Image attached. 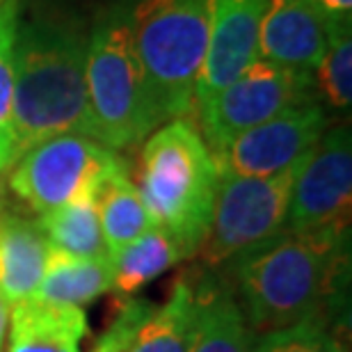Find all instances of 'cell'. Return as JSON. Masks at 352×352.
<instances>
[{
  "label": "cell",
  "instance_id": "6da1fadb",
  "mask_svg": "<svg viewBox=\"0 0 352 352\" xmlns=\"http://www.w3.org/2000/svg\"><path fill=\"white\" fill-rule=\"evenodd\" d=\"M348 234L284 231L234 258L231 295L252 334L261 336L322 314L348 267Z\"/></svg>",
  "mask_w": 352,
  "mask_h": 352
},
{
  "label": "cell",
  "instance_id": "7a4b0ae2",
  "mask_svg": "<svg viewBox=\"0 0 352 352\" xmlns=\"http://www.w3.org/2000/svg\"><path fill=\"white\" fill-rule=\"evenodd\" d=\"M87 37L72 23L34 21L14 44L12 133L14 163L44 140L91 138L85 82Z\"/></svg>",
  "mask_w": 352,
  "mask_h": 352
},
{
  "label": "cell",
  "instance_id": "3957f363",
  "mask_svg": "<svg viewBox=\"0 0 352 352\" xmlns=\"http://www.w3.org/2000/svg\"><path fill=\"white\" fill-rule=\"evenodd\" d=\"M220 170L201 133L188 117L158 126L144 142L140 170V199L151 227L160 229L181 250L195 256L206 238Z\"/></svg>",
  "mask_w": 352,
  "mask_h": 352
},
{
  "label": "cell",
  "instance_id": "277c9868",
  "mask_svg": "<svg viewBox=\"0 0 352 352\" xmlns=\"http://www.w3.org/2000/svg\"><path fill=\"white\" fill-rule=\"evenodd\" d=\"M131 28L158 126L186 117L208 48V0H138Z\"/></svg>",
  "mask_w": 352,
  "mask_h": 352
},
{
  "label": "cell",
  "instance_id": "5b68a950",
  "mask_svg": "<svg viewBox=\"0 0 352 352\" xmlns=\"http://www.w3.org/2000/svg\"><path fill=\"white\" fill-rule=\"evenodd\" d=\"M85 82L91 140L105 149H126L158 129L133 44L129 5L119 3L96 19L87 39Z\"/></svg>",
  "mask_w": 352,
  "mask_h": 352
},
{
  "label": "cell",
  "instance_id": "8992f818",
  "mask_svg": "<svg viewBox=\"0 0 352 352\" xmlns=\"http://www.w3.org/2000/svg\"><path fill=\"white\" fill-rule=\"evenodd\" d=\"M298 167L274 176L220 174L206 238L197 250L199 261L217 267L284 234Z\"/></svg>",
  "mask_w": 352,
  "mask_h": 352
},
{
  "label": "cell",
  "instance_id": "52a82bcc",
  "mask_svg": "<svg viewBox=\"0 0 352 352\" xmlns=\"http://www.w3.org/2000/svg\"><path fill=\"white\" fill-rule=\"evenodd\" d=\"M117 160V151L96 140L67 133L28 149L7 170V188L30 210L44 215L78 197L96 195Z\"/></svg>",
  "mask_w": 352,
  "mask_h": 352
},
{
  "label": "cell",
  "instance_id": "ba28073f",
  "mask_svg": "<svg viewBox=\"0 0 352 352\" xmlns=\"http://www.w3.org/2000/svg\"><path fill=\"white\" fill-rule=\"evenodd\" d=\"M311 72L288 69L258 58L238 80L224 87L199 110L201 138L215 156L241 133L270 122L295 105L318 101Z\"/></svg>",
  "mask_w": 352,
  "mask_h": 352
},
{
  "label": "cell",
  "instance_id": "9c48e42d",
  "mask_svg": "<svg viewBox=\"0 0 352 352\" xmlns=\"http://www.w3.org/2000/svg\"><path fill=\"white\" fill-rule=\"evenodd\" d=\"M352 140L348 126L325 131L295 172L288 201V234L350 231Z\"/></svg>",
  "mask_w": 352,
  "mask_h": 352
},
{
  "label": "cell",
  "instance_id": "30bf717a",
  "mask_svg": "<svg viewBox=\"0 0 352 352\" xmlns=\"http://www.w3.org/2000/svg\"><path fill=\"white\" fill-rule=\"evenodd\" d=\"M327 131V112L318 101L295 105L270 122L241 133L215 156L220 174L274 176L305 160L322 133Z\"/></svg>",
  "mask_w": 352,
  "mask_h": 352
},
{
  "label": "cell",
  "instance_id": "8fae6325",
  "mask_svg": "<svg viewBox=\"0 0 352 352\" xmlns=\"http://www.w3.org/2000/svg\"><path fill=\"white\" fill-rule=\"evenodd\" d=\"M270 0H208V48L197 80L201 108L258 60V30Z\"/></svg>",
  "mask_w": 352,
  "mask_h": 352
},
{
  "label": "cell",
  "instance_id": "7c38bea8",
  "mask_svg": "<svg viewBox=\"0 0 352 352\" xmlns=\"http://www.w3.org/2000/svg\"><path fill=\"white\" fill-rule=\"evenodd\" d=\"M339 21L316 3L267 7L258 30V58L274 65L314 72L329 46Z\"/></svg>",
  "mask_w": 352,
  "mask_h": 352
},
{
  "label": "cell",
  "instance_id": "4fadbf2b",
  "mask_svg": "<svg viewBox=\"0 0 352 352\" xmlns=\"http://www.w3.org/2000/svg\"><path fill=\"white\" fill-rule=\"evenodd\" d=\"M48 254L51 248L37 222L0 210V293L10 309L37 295Z\"/></svg>",
  "mask_w": 352,
  "mask_h": 352
},
{
  "label": "cell",
  "instance_id": "5bb4252c",
  "mask_svg": "<svg viewBox=\"0 0 352 352\" xmlns=\"http://www.w3.org/2000/svg\"><path fill=\"white\" fill-rule=\"evenodd\" d=\"M87 316L80 307L28 300L10 309L7 352H80Z\"/></svg>",
  "mask_w": 352,
  "mask_h": 352
},
{
  "label": "cell",
  "instance_id": "9a60e30c",
  "mask_svg": "<svg viewBox=\"0 0 352 352\" xmlns=\"http://www.w3.org/2000/svg\"><path fill=\"white\" fill-rule=\"evenodd\" d=\"M197 316H199L197 286L186 277H179L167 302L149 309L124 352H190Z\"/></svg>",
  "mask_w": 352,
  "mask_h": 352
},
{
  "label": "cell",
  "instance_id": "2e32d148",
  "mask_svg": "<svg viewBox=\"0 0 352 352\" xmlns=\"http://www.w3.org/2000/svg\"><path fill=\"white\" fill-rule=\"evenodd\" d=\"M115 284V267L110 254L103 256H69L62 252L48 254L46 272L32 300L48 305L82 307L108 293Z\"/></svg>",
  "mask_w": 352,
  "mask_h": 352
},
{
  "label": "cell",
  "instance_id": "e0dca14e",
  "mask_svg": "<svg viewBox=\"0 0 352 352\" xmlns=\"http://www.w3.org/2000/svg\"><path fill=\"white\" fill-rule=\"evenodd\" d=\"M197 293L199 316L190 352H252L254 334L229 288L204 281Z\"/></svg>",
  "mask_w": 352,
  "mask_h": 352
},
{
  "label": "cell",
  "instance_id": "ac0fdd59",
  "mask_svg": "<svg viewBox=\"0 0 352 352\" xmlns=\"http://www.w3.org/2000/svg\"><path fill=\"white\" fill-rule=\"evenodd\" d=\"M96 210L105 248L110 254L135 241L146 229H151L146 208L122 158L117 160L115 167L105 174V179L98 186Z\"/></svg>",
  "mask_w": 352,
  "mask_h": 352
},
{
  "label": "cell",
  "instance_id": "d6986e66",
  "mask_svg": "<svg viewBox=\"0 0 352 352\" xmlns=\"http://www.w3.org/2000/svg\"><path fill=\"white\" fill-rule=\"evenodd\" d=\"M39 229L48 248L69 256H103L110 254L103 241L96 210V195H85L39 217Z\"/></svg>",
  "mask_w": 352,
  "mask_h": 352
},
{
  "label": "cell",
  "instance_id": "ffe728a7",
  "mask_svg": "<svg viewBox=\"0 0 352 352\" xmlns=\"http://www.w3.org/2000/svg\"><path fill=\"white\" fill-rule=\"evenodd\" d=\"M112 267H115V284L119 293L133 295L144 288L149 281L160 277L170 267L183 261L181 250L167 238L163 231L151 227L135 241L112 252Z\"/></svg>",
  "mask_w": 352,
  "mask_h": 352
},
{
  "label": "cell",
  "instance_id": "44dd1931",
  "mask_svg": "<svg viewBox=\"0 0 352 352\" xmlns=\"http://www.w3.org/2000/svg\"><path fill=\"white\" fill-rule=\"evenodd\" d=\"M19 0L0 5V167L14 165L12 91H14V44L19 34Z\"/></svg>",
  "mask_w": 352,
  "mask_h": 352
},
{
  "label": "cell",
  "instance_id": "7402d4cb",
  "mask_svg": "<svg viewBox=\"0 0 352 352\" xmlns=\"http://www.w3.org/2000/svg\"><path fill=\"white\" fill-rule=\"evenodd\" d=\"M320 89L336 110H348L352 101V37L350 19L339 21L329 37V46L318 65Z\"/></svg>",
  "mask_w": 352,
  "mask_h": 352
},
{
  "label": "cell",
  "instance_id": "603a6c76",
  "mask_svg": "<svg viewBox=\"0 0 352 352\" xmlns=\"http://www.w3.org/2000/svg\"><path fill=\"white\" fill-rule=\"evenodd\" d=\"M252 352H346L327 318L314 316L298 325L274 329L254 339Z\"/></svg>",
  "mask_w": 352,
  "mask_h": 352
},
{
  "label": "cell",
  "instance_id": "cb8c5ba5",
  "mask_svg": "<svg viewBox=\"0 0 352 352\" xmlns=\"http://www.w3.org/2000/svg\"><path fill=\"white\" fill-rule=\"evenodd\" d=\"M151 307H153L151 302H144V300L142 302L131 300V298L122 300L117 314L112 316L110 327L105 329V334L101 336L98 346L91 352H124V348L129 346L133 332H135V327L142 322L144 316L149 314Z\"/></svg>",
  "mask_w": 352,
  "mask_h": 352
},
{
  "label": "cell",
  "instance_id": "d4e9b609",
  "mask_svg": "<svg viewBox=\"0 0 352 352\" xmlns=\"http://www.w3.org/2000/svg\"><path fill=\"white\" fill-rule=\"evenodd\" d=\"M322 12H327L334 19H350L352 0H314Z\"/></svg>",
  "mask_w": 352,
  "mask_h": 352
},
{
  "label": "cell",
  "instance_id": "484cf974",
  "mask_svg": "<svg viewBox=\"0 0 352 352\" xmlns=\"http://www.w3.org/2000/svg\"><path fill=\"white\" fill-rule=\"evenodd\" d=\"M7 322H10V305H7L3 293H0V352H3V346H5Z\"/></svg>",
  "mask_w": 352,
  "mask_h": 352
},
{
  "label": "cell",
  "instance_id": "4316f807",
  "mask_svg": "<svg viewBox=\"0 0 352 352\" xmlns=\"http://www.w3.org/2000/svg\"><path fill=\"white\" fill-rule=\"evenodd\" d=\"M5 170L0 167V210H3V204H5Z\"/></svg>",
  "mask_w": 352,
  "mask_h": 352
},
{
  "label": "cell",
  "instance_id": "83f0119b",
  "mask_svg": "<svg viewBox=\"0 0 352 352\" xmlns=\"http://www.w3.org/2000/svg\"><path fill=\"white\" fill-rule=\"evenodd\" d=\"M3 3H5V0H0V5H3Z\"/></svg>",
  "mask_w": 352,
  "mask_h": 352
}]
</instances>
